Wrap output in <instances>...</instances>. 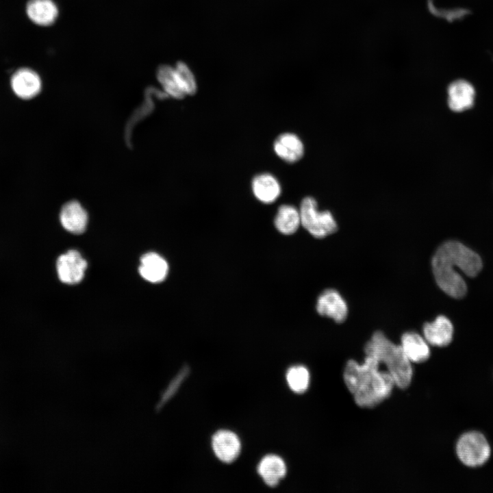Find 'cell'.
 Returning <instances> with one entry per match:
<instances>
[{"label": "cell", "mask_w": 493, "mask_h": 493, "mask_svg": "<svg viewBox=\"0 0 493 493\" xmlns=\"http://www.w3.org/2000/svg\"><path fill=\"white\" fill-rule=\"evenodd\" d=\"M431 265L440 288L446 294L460 299L466 294L467 288L457 269L468 277H475L481 270L482 262L476 253L463 244L447 241L435 251Z\"/></svg>", "instance_id": "cell-1"}, {"label": "cell", "mask_w": 493, "mask_h": 493, "mask_svg": "<svg viewBox=\"0 0 493 493\" xmlns=\"http://www.w3.org/2000/svg\"><path fill=\"white\" fill-rule=\"evenodd\" d=\"M374 357L365 355L359 364L351 359L346 364L343 378L355 403L364 408L373 407L389 397L395 383L391 375L380 369Z\"/></svg>", "instance_id": "cell-2"}, {"label": "cell", "mask_w": 493, "mask_h": 493, "mask_svg": "<svg viewBox=\"0 0 493 493\" xmlns=\"http://www.w3.org/2000/svg\"><path fill=\"white\" fill-rule=\"evenodd\" d=\"M364 353L377 359L392 377L395 385L405 389L411 383L413 369L400 344L390 340L380 331L375 332L364 346Z\"/></svg>", "instance_id": "cell-3"}, {"label": "cell", "mask_w": 493, "mask_h": 493, "mask_svg": "<svg viewBox=\"0 0 493 493\" xmlns=\"http://www.w3.org/2000/svg\"><path fill=\"white\" fill-rule=\"evenodd\" d=\"M455 453L464 466L477 468L484 465L490 459L492 448L485 435L477 430L463 433L457 439Z\"/></svg>", "instance_id": "cell-4"}, {"label": "cell", "mask_w": 493, "mask_h": 493, "mask_svg": "<svg viewBox=\"0 0 493 493\" xmlns=\"http://www.w3.org/2000/svg\"><path fill=\"white\" fill-rule=\"evenodd\" d=\"M301 225L314 237L323 238L338 229L337 223L329 211H319L317 202L311 197H305L300 205Z\"/></svg>", "instance_id": "cell-5"}, {"label": "cell", "mask_w": 493, "mask_h": 493, "mask_svg": "<svg viewBox=\"0 0 493 493\" xmlns=\"http://www.w3.org/2000/svg\"><path fill=\"white\" fill-rule=\"evenodd\" d=\"M56 266L61 281L75 284L82 280L87 262L77 251L71 250L58 257Z\"/></svg>", "instance_id": "cell-6"}, {"label": "cell", "mask_w": 493, "mask_h": 493, "mask_svg": "<svg viewBox=\"0 0 493 493\" xmlns=\"http://www.w3.org/2000/svg\"><path fill=\"white\" fill-rule=\"evenodd\" d=\"M316 310L320 315L331 318L338 323L344 322L348 314L346 301L334 289L325 290L319 295Z\"/></svg>", "instance_id": "cell-7"}, {"label": "cell", "mask_w": 493, "mask_h": 493, "mask_svg": "<svg viewBox=\"0 0 493 493\" xmlns=\"http://www.w3.org/2000/svg\"><path fill=\"white\" fill-rule=\"evenodd\" d=\"M11 86L17 97L29 99L40 92L42 81L35 71L29 68H21L12 76Z\"/></svg>", "instance_id": "cell-8"}, {"label": "cell", "mask_w": 493, "mask_h": 493, "mask_svg": "<svg viewBox=\"0 0 493 493\" xmlns=\"http://www.w3.org/2000/svg\"><path fill=\"white\" fill-rule=\"evenodd\" d=\"M212 445L216 457L225 463H231L236 460L241 450L238 437L227 430L217 431L212 438Z\"/></svg>", "instance_id": "cell-9"}, {"label": "cell", "mask_w": 493, "mask_h": 493, "mask_svg": "<svg viewBox=\"0 0 493 493\" xmlns=\"http://www.w3.org/2000/svg\"><path fill=\"white\" fill-rule=\"evenodd\" d=\"M273 150L281 160L288 164L297 162L304 155L302 140L297 135L290 132L283 133L276 138Z\"/></svg>", "instance_id": "cell-10"}, {"label": "cell", "mask_w": 493, "mask_h": 493, "mask_svg": "<svg viewBox=\"0 0 493 493\" xmlns=\"http://www.w3.org/2000/svg\"><path fill=\"white\" fill-rule=\"evenodd\" d=\"M423 337L429 345L443 347L448 345L453 339V327L448 318L438 316L423 325Z\"/></svg>", "instance_id": "cell-11"}, {"label": "cell", "mask_w": 493, "mask_h": 493, "mask_svg": "<svg viewBox=\"0 0 493 493\" xmlns=\"http://www.w3.org/2000/svg\"><path fill=\"white\" fill-rule=\"evenodd\" d=\"M251 189L254 197L261 203L266 204L275 202L281 192L279 181L268 173L256 175L252 179Z\"/></svg>", "instance_id": "cell-12"}, {"label": "cell", "mask_w": 493, "mask_h": 493, "mask_svg": "<svg viewBox=\"0 0 493 493\" xmlns=\"http://www.w3.org/2000/svg\"><path fill=\"white\" fill-rule=\"evenodd\" d=\"M60 219L64 228L75 234L83 233L88 224V214L77 201L65 203L60 211Z\"/></svg>", "instance_id": "cell-13"}, {"label": "cell", "mask_w": 493, "mask_h": 493, "mask_svg": "<svg viewBox=\"0 0 493 493\" xmlns=\"http://www.w3.org/2000/svg\"><path fill=\"white\" fill-rule=\"evenodd\" d=\"M448 95V104L450 109L459 112L472 106L475 91L474 87L468 81L459 79L449 85Z\"/></svg>", "instance_id": "cell-14"}, {"label": "cell", "mask_w": 493, "mask_h": 493, "mask_svg": "<svg viewBox=\"0 0 493 493\" xmlns=\"http://www.w3.org/2000/svg\"><path fill=\"white\" fill-rule=\"evenodd\" d=\"M404 354L411 363H421L430 356L429 344L418 333L405 332L401 336L400 344Z\"/></svg>", "instance_id": "cell-15"}, {"label": "cell", "mask_w": 493, "mask_h": 493, "mask_svg": "<svg viewBox=\"0 0 493 493\" xmlns=\"http://www.w3.org/2000/svg\"><path fill=\"white\" fill-rule=\"evenodd\" d=\"M168 270L166 260L157 253L150 252L143 255L140 259L139 273L147 281L151 283L162 281Z\"/></svg>", "instance_id": "cell-16"}, {"label": "cell", "mask_w": 493, "mask_h": 493, "mask_svg": "<svg viewBox=\"0 0 493 493\" xmlns=\"http://www.w3.org/2000/svg\"><path fill=\"white\" fill-rule=\"evenodd\" d=\"M26 11L29 19L40 26L51 25L58 16V8L53 0H30Z\"/></svg>", "instance_id": "cell-17"}, {"label": "cell", "mask_w": 493, "mask_h": 493, "mask_svg": "<svg viewBox=\"0 0 493 493\" xmlns=\"http://www.w3.org/2000/svg\"><path fill=\"white\" fill-rule=\"evenodd\" d=\"M257 472L266 485L276 486L286 474V466L279 456L268 455L260 462Z\"/></svg>", "instance_id": "cell-18"}, {"label": "cell", "mask_w": 493, "mask_h": 493, "mask_svg": "<svg viewBox=\"0 0 493 493\" xmlns=\"http://www.w3.org/2000/svg\"><path fill=\"white\" fill-rule=\"evenodd\" d=\"M274 224L277 231L282 234L295 233L301 225L299 210L291 205H281L278 207Z\"/></svg>", "instance_id": "cell-19"}, {"label": "cell", "mask_w": 493, "mask_h": 493, "mask_svg": "<svg viewBox=\"0 0 493 493\" xmlns=\"http://www.w3.org/2000/svg\"><path fill=\"white\" fill-rule=\"evenodd\" d=\"M156 76L166 95L177 99L186 96L178 84L174 67L161 65L157 70Z\"/></svg>", "instance_id": "cell-20"}, {"label": "cell", "mask_w": 493, "mask_h": 493, "mask_svg": "<svg viewBox=\"0 0 493 493\" xmlns=\"http://www.w3.org/2000/svg\"><path fill=\"white\" fill-rule=\"evenodd\" d=\"M174 68L178 84L184 94H194L197 90V81L188 66L180 61Z\"/></svg>", "instance_id": "cell-21"}, {"label": "cell", "mask_w": 493, "mask_h": 493, "mask_svg": "<svg viewBox=\"0 0 493 493\" xmlns=\"http://www.w3.org/2000/svg\"><path fill=\"white\" fill-rule=\"evenodd\" d=\"M286 379L290 389L296 393L305 392L309 384L308 370L302 366L290 368L287 372Z\"/></svg>", "instance_id": "cell-22"}]
</instances>
